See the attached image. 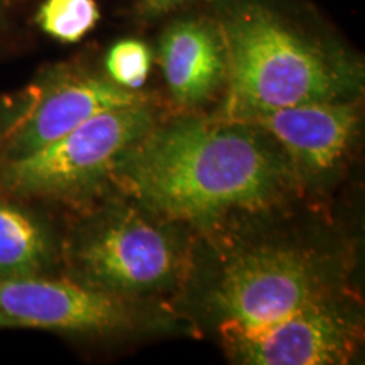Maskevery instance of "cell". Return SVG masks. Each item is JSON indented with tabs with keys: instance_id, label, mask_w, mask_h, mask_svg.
<instances>
[{
	"instance_id": "15",
	"label": "cell",
	"mask_w": 365,
	"mask_h": 365,
	"mask_svg": "<svg viewBox=\"0 0 365 365\" xmlns=\"http://www.w3.org/2000/svg\"><path fill=\"white\" fill-rule=\"evenodd\" d=\"M185 0H144L145 9L149 13H168L172 9L180 6Z\"/></svg>"
},
{
	"instance_id": "1",
	"label": "cell",
	"mask_w": 365,
	"mask_h": 365,
	"mask_svg": "<svg viewBox=\"0 0 365 365\" xmlns=\"http://www.w3.org/2000/svg\"><path fill=\"white\" fill-rule=\"evenodd\" d=\"M250 125L182 118L155 125L122 155L111 192L160 217L206 225L268 206L288 172Z\"/></svg>"
},
{
	"instance_id": "5",
	"label": "cell",
	"mask_w": 365,
	"mask_h": 365,
	"mask_svg": "<svg viewBox=\"0 0 365 365\" xmlns=\"http://www.w3.org/2000/svg\"><path fill=\"white\" fill-rule=\"evenodd\" d=\"M327 299V283L317 261L282 247L235 256L211 292L225 341L260 331Z\"/></svg>"
},
{
	"instance_id": "14",
	"label": "cell",
	"mask_w": 365,
	"mask_h": 365,
	"mask_svg": "<svg viewBox=\"0 0 365 365\" xmlns=\"http://www.w3.org/2000/svg\"><path fill=\"white\" fill-rule=\"evenodd\" d=\"M31 96L30 86L22 91L0 95V161L7 140L26 114Z\"/></svg>"
},
{
	"instance_id": "9",
	"label": "cell",
	"mask_w": 365,
	"mask_h": 365,
	"mask_svg": "<svg viewBox=\"0 0 365 365\" xmlns=\"http://www.w3.org/2000/svg\"><path fill=\"white\" fill-rule=\"evenodd\" d=\"M233 120L268 133L300 168L322 173L339 165L359 129V110L345 101L312 102Z\"/></svg>"
},
{
	"instance_id": "11",
	"label": "cell",
	"mask_w": 365,
	"mask_h": 365,
	"mask_svg": "<svg viewBox=\"0 0 365 365\" xmlns=\"http://www.w3.org/2000/svg\"><path fill=\"white\" fill-rule=\"evenodd\" d=\"M160 64L173 99L182 106L209 101L227 76L222 36L196 21L175 24L165 31Z\"/></svg>"
},
{
	"instance_id": "3",
	"label": "cell",
	"mask_w": 365,
	"mask_h": 365,
	"mask_svg": "<svg viewBox=\"0 0 365 365\" xmlns=\"http://www.w3.org/2000/svg\"><path fill=\"white\" fill-rule=\"evenodd\" d=\"M178 267L172 238L128 199L111 192L69 211L63 226V276L135 300L168 284Z\"/></svg>"
},
{
	"instance_id": "10",
	"label": "cell",
	"mask_w": 365,
	"mask_h": 365,
	"mask_svg": "<svg viewBox=\"0 0 365 365\" xmlns=\"http://www.w3.org/2000/svg\"><path fill=\"white\" fill-rule=\"evenodd\" d=\"M53 210L0 187V282L61 274L63 226Z\"/></svg>"
},
{
	"instance_id": "12",
	"label": "cell",
	"mask_w": 365,
	"mask_h": 365,
	"mask_svg": "<svg viewBox=\"0 0 365 365\" xmlns=\"http://www.w3.org/2000/svg\"><path fill=\"white\" fill-rule=\"evenodd\" d=\"M99 16L95 0H45L39 7L37 22L52 38L73 43L96 26Z\"/></svg>"
},
{
	"instance_id": "2",
	"label": "cell",
	"mask_w": 365,
	"mask_h": 365,
	"mask_svg": "<svg viewBox=\"0 0 365 365\" xmlns=\"http://www.w3.org/2000/svg\"><path fill=\"white\" fill-rule=\"evenodd\" d=\"M232 119L288 106L341 101L352 66L287 26L260 4L229 14L222 27Z\"/></svg>"
},
{
	"instance_id": "8",
	"label": "cell",
	"mask_w": 365,
	"mask_h": 365,
	"mask_svg": "<svg viewBox=\"0 0 365 365\" xmlns=\"http://www.w3.org/2000/svg\"><path fill=\"white\" fill-rule=\"evenodd\" d=\"M359 337V327L327 299L226 345L241 364H345Z\"/></svg>"
},
{
	"instance_id": "4",
	"label": "cell",
	"mask_w": 365,
	"mask_h": 365,
	"mask_svg": "<svg viewBox=\"0 0 365 365\" xmlns=\"http://www.w3.org/2000/svg\"><path fill=\"white\" fill-rule=\"evenodd\" d=\"M155 125L148 102L98 114L33 155L0 163V187L53 209H83L111 194L119 158Z\"/></svg>"
},
{
	"instance_id": "7",
	"label": "cell",
	"mask_w": 365,
	"mask_h": 365,
	"mask_svg": "<svg viewBox=\"0 0 365 365\" xmlns=\"http://www.w3.org/2000/svg\"><path fill=\"white\" fill-rule=\"evenodd\" d=\"M30 88V106L7 140L0 163L33 155L98 114L148 102L144 93L123 88L107 75L71 66L45 71Z\"/></svg>"
},
{
	"instance_id": "6",
	"label": "cell",
	"mask_w": 365,
	"mask_h": 365,
	"mask_svg": "<svg viewBox=\"0 0 365 365\" xmlns=\"http://www.w3.org/2000/svg\"><path fill=\"white\" fill-rule=\"evenodd\" d=\"M137 322L134 300L63 276L0 282V330L30 329L78 339H110Z\"/></svg>"
},
{
	"instance_id": "13",
	"label": "cell",
	"mask_w": 365,
	"mask_h": 365,
	"mask_svg": "<svg viewBox=\"0 0 365 365\" xmlns=\"http://www.w3.org/2000/svg\"><path fill=\"white\" fill-rule=\"evenodd\" d=\"M106 75L115 84L138 91L152 66V53L138 39H122L106 56Z\"/></svg>"
}]
</instances>
